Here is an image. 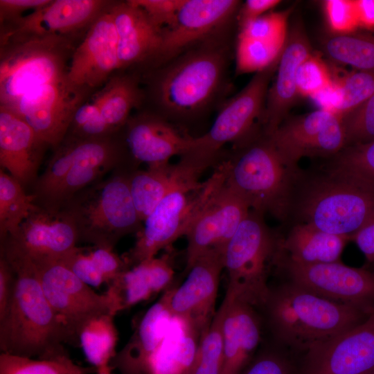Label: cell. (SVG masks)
Here are the masks:
<instances>
[{
  "mask_svg": "<svg viewBox=\"0 0 374 374\" xmlns=\"http://www.w3.org/2000/svg\"><path fill=\"white\" fill-rule=\"evenodd\" d=\"M83 37L33 38L0 46V106L10 107L26 92L66 78Z\"/></svg>",
  "mask_w": 374,
  "mask_h": 374,
  "instance_id": "10",
  "label": "cell"
},
{
  "mask_svg": "<svg viewBox=\"0 0 374 374\" xmlns=\"http://www.w3.org/2000/svg\"><path fill=\"white\" fill-rule=\"evenodd\" d=\"M112 371L113 369L110 368L104 371L98 372L96 373V374H113Z\"/></svg>",
  "mask_w": 374,
  "mask_h": 374,
  "instance_id": "54",
  "label": "cell"
},
{
  "mask_svg": "<svg viewBox=\"0 0 374 374\" xmlns=\"http://www.w3.org/2000/svg\"><path fill=\"white\" fill-rule=\"evenodd\" d=\"M278 0H247L238 11L239 26L253 20L266 13L278 5Z\"/></svg>",
  "mask_w": 374,
  "mask_h": 374,
  "instance_id": "51",
  "label": "cell"
},
{
  "mask_svg": "<svg viewBox=\"0 0 374 374\" xmlns=\"http://www.w3.org/2000/svg\"><path fill=\"white\" fill-rule=\"evenodd\" d=\"M172 287L142 316L129 341L116 353L111 366L120 374H150L152 361L161 346L172 317L168 302Z\"/></svg>",
  "mask_w": 374,
  "mask_h": 374,
  "instance_id": "28",
  "label": "cell"
},
{
  "mask_svg": "<svg viewBox=\"0 0 374 374\" xmlns=\"http://www.w3.org/2000/svg\"><path fill=\"white\" fill-rule=\"evenodd\" d=\"M291 9L267 12L240 27L238 35L284 46Z\"/></svg>",
  "mask_w": 374,
  "mask_h": 374,
  "instance_id": "43",
  "label": "cell"
},
{
  "mask_svg": "<svg viewBox=\"0 0 374 374\" xmlns=\"http://www.w3.org/2000/svg\"><path fill=\"white\" fill-rule=\"evenodd\" d=\"M110 5L96 19L76 46L66 80L89 94L103 87L119 71L118 38Z\"/></svg>",
  "mask_w": 374,
  "mask_h": 374,
  "instance_id": "21",
  "label": "cell"
},
{
  "mask_svg": "<svg viewBox=\"0 0 374 374\" xmlns=\"http://www.w3.org/2000/svg\"><path fill=\"white\" fill-rule=\"evenodd\" d=\"M51 0H0V26L11 24L28 10L40 9Z\"/></svg>",
  "mask_w": 374,
  "mask_h": 374,
  "instance_id": "49",
  "label": "cell"
},
{
  "mask_svg": "<svg viewBox=\"0 0 374 374\" xmlns=\"http://www.w3.org/2000/svg\"><path fill=\"white\" fill-rule=\"evenodd\" d=\"M275 267L289 281L333 302L374 312V273L340 261L302 264L279 254Z\"/></svg>",
  "mask_w": 374,
  "mask_h": 374,
  "instance_id": "13",
  "label": "cell"
},
{
  "mask_svg": "<svg viewBox=\"0 0 374 374\" xmlns=\"http://www.w3.org/2000/svg\"><path fill=\"white\" fill-rule=\"evenodd\" d=\"M302 222L350 238L374 217V191L330 168L310 181L297 206Z\"/></svg>",
  "mask_w": 374,
  "mask_h": 374,
  "instance_id": "9",
  "label": "cell"
},
{
  "mask_svg": "<svg viewBox=\"0 0 374 374\" xmlns=\"http://www.w3.org/2000/svg\"><path fill=\"white\" fill-rule=\"evenodd\" d=\"M369 262L374 261V217L352 236Z\"/></svg>",
  "mask_w": 374,
  "mask_h": 374,
  "instance_id": "52",
  "label": "cell"
},
{
  "mask_svg": "<svg viewBox=\"0 0 374 374\" xmlns=\"http://www.w3.org/2000/svg\"><path fill=\"white\" fill-rule=\"evenodd\" d=\"M92 100L111 132L117 134L123 129L132 109L143 104L145 93L136 73L118 71Z\"/></svg>",
  "mask_w": 374,
  "mask_h": 374,
  "instance_id": "32",
  "label": "cell"
},
{
  "mask_svg": "<svg viewBox=\"0 0 374 374\" xmlns=\"http://www.w3.org/2000/svg\"><path fill=\"white\" fill-rule=\"evenodd\" d=\"M226 166L222 159L204 181L183 184L169 192L143 222L134 246L122 256L130 267L157 256L189 229L224 186Z\"/></svg>",
  "mask_w": 374,
  "mask_h": 374,
  "instance_id": "7",
  "label": "cell"
},
{
  "mask_svg": "<svg viewBox=\"0 0 374 374\" xmlns=\"http://www.w3.org/2000/svg\"><path fill=\"white\" fill-rule=\"evenodd\" d=\"M34 264L44 293L64 326L70 343L79 344V332L90 319L103 314H117L107 292L97 293L62 261Z\"/></svg>",
  "mask_w": 374,
  "mask_h": 374,
  "instance_id": "12",
  "label": "cell"
},
{
  "mask_svg": "<svg viewBox=\"0 0 374 374\" xmlns=\"http://www.w3.org/2000/svg\"><path fill=\"white\" fill-rule=\"evenodd\" d=\"M224 269L223 251L210 249L189 269L182 284L172 287L168 302L172 318L177 319L199 334L211 323L220 275Z\"/></svg>",
  "mask_w": 374,
  "mask_h": 374,
  "instance_id": "19",
  "label": "cell"
},
{
  "mask_svg": "<svg viewBox=\"0 0 374 374\" xmlns=\"http://www.w3.org/2000/svg\"><path fill=\"white\" fill-rule=\"evenodd\" d=\"M224 160L226 184L251 210L280 220L286 218L292 207L299 168L284 159L262 130L233 145Z\"/></svg>",
  "mask_w": 374,
  "mask_h": 374,
  "instance_id": "5",
  "label": "cell"
},
{
  "mask_svg": "<svg viewBox=\"0 0 374 374\" xmlns=\"http://www.w3.org/2000/svg\"><path fill=\"white\" fill-rule=\"evenodd\" d=\"M184 0H133L161 30L174 19Z\"/></svg>",
  "mask_w": 374,
  "mask_h": 374,
  "instance_id": "48",
  "label": "cell"
},
{
  "mask_svg": "<svg viewBox=\"0 0 374 374\" xmlns=\"http://www.w3.org/2000/svg\"><path fill=\"white\" fill-rule=\"evenodd\" d=\"M299 374H372L374 312L364 321L319 344L298 359Z\"/></svg>",
  "mask_w": 374,
  "mask_h": 374,
  "instance_id": "18",
  "label": "cell"
},
{
  "mask_svg": "<svg viewBox=\"0 0 374 374\" xmlns=\"http://www.w3.org/2000/svg\"><path fill=\"white\" fill-rule=\"evenodd\" d=\"M332 159L330 168L349 175L374 191V140L348 145Z\"/></svg>",
  "mask_w": 374,
  "mask_h": 374,
  "instance_id": "39",
  "label": "cell"
},
{
  "mask_svg": "<svg viewBox=\"0 0 374 374\" xmlns=\"http://www.w3.org/2000/svg\"><path fill=\"white\" fill-rule=\"evenodd\" d=\"M93 366L75 364L67 354L50 359H35L0 354V374H92Z\"/></svg>",
  "mask_w": 374,
  "mask_h": 374,
  "instance_id": "37",
  "label": "cell"
},
{
  "mask_svg": "<svg viewBox=\"0 0 374 374\" xmlns=\"http://www.w3.org/2000/svg\"><path fill=\"white\" fill-rule=\"evenodd\" d=\"M325 10L329 26L337 35L352 33L359 26L355 1L328 0Z\"/></svg>",
  "mask_w": 374,
  "mask_h": 374,
  "instance_id": "47",
  "label": "cell"
},
{
  "mask_svg": "<svg viewBox=\"0 0 374 374\" xmlns=\"http://www.w3.org/2000/svg\"><path fill=\"white\" fill-rule=\"evenodd\" d=\"M240 4L235 0H184L172 21L161 30L158 50L144 69L157 68L225 30Z\"/></svg>",
  "mask_w": 374,
  "mask_h": 374,
  "instance_id": "14",
  "label": "cell"
},
{
  "mask_svg": "<svg viewBox=\"0 0 374 374\" xmlns=\"http://www.w3.org/2000/svg\"><path fill=\"white\" fill-rule=\"evenodd\" d=\"M33 194L4 170H0V239L15 233L37 207Z\"/></svg>",
  "mask_w": 374,
  "mask_h": 374,
  "instance_id": "35",
  "label": "cell"
},
{
  "mask_svg": "<svg viewBox=\"0 0 374 374\" xmlns=\"http://www.w3.org/2000/svg\"><path fill=\"white\" fill-rule=\"evenodd\" d=\"M124 166L76 193L62 208L71 217L79 242L114 249L123 237L138 234L143 224L135 207Z\"/></svg>",
  "mask_w": 374,
  "mask_h": 374,
  "instance_id": "6",
  "label": "cell"
},
{
  "mask_svg": "<svg viewBox=\"0 0 374 374\" xmlns=\"http://www.w3.org/2000/svg\"><path fill=\"white\" fill-rule=\"evenodd\" d=\"M284 46L238 35L235 46L236 74L264 70L280 56Z\"/></svg>",
  "mask_w": 374,
  "mask_h": 374,
  "instance_id": "40",
  "label": "cell"
},
{
  "mask_svg": "<svg viewBox=\"0 0 374 374\" xmlns=\"http://www.w3.org/2000/svg\"><path fill=\"white\" fill-rule=\"evenodd\" d=\"M250 207L240 195L224 186L204 208L188 233L186 271L210 249L223 251Z\"/></svg>",
  "mask_w": 374,
  "mask_h": 374,
  "instance_id": "22",
  "label": "cell"
},
{
  "mask_svg": "<svg viewBox=\"0 0 374 374\" xmlns=\"http://www.w3.org/2000/svg\"><path fill=\"white\" fill-rule=\"evenodd\" d=\"M229 54L221 33L146 71L150 111L175 125L202 116L226 90Z\"/></svg>",
  "mask_w": 374,
  "mask_h": 374,
  "instance_id": "1",
  "label": "cell"
},
{
  "mask_svg": "<svg viewBox=\"0 0 374 374\" xmlns=\"http://www.w3.org/2000/svg\"><path fill=\"white\" fill-rule=\"evenodd\" d=\"M90 95L73 87L66 78L26 92L7 108L25 121L48 146L55 149L66 135L76 110Z\"/></svg>",
  "mask_w": 374,
  "mask_h": 374,
  "instance_id": "17",
  "label": "cell"
},
{
  "mask_svg": "<svg viewBox=\"0 0 374 374\" xmlns=\"http://www.w3.org/2000/svg\"><path fill=\"white\" fill-rule=\"evenodd\" d=\"M312 53V46L303 25L297 20L288 33L276 78L268 89L260 123L266 135L271 134L287 118L299 96L296 82L298 68Z\"/></svg>",
  "mask_w": 374,
  "mask_h": 374,
  "instance_id": "24",
  "label": "cell"
},
{
  "mask_svg": "<svg viewBox=\"0 0 374 374\" xmlns=\"http://www.w3.org/2000/svg\"><path fill=\"white\" fill-rule=\"evenodd\" d=\"M114 134H116L111 132L103 119L98 106L92 100L90 102L86 101L76 110L66 136L93 139Z\"/></svg>",
  "mask_w": 374,
  "mask_h": 374,
  "instance_id": "46",
  "label": "cell"
},
{
  "mask_svg": "<svg viewBox=\"0 0 374 374\" xmlns=\"http://www.w3.org/2000/svg\"><path fill=\"white\" fill-rule=\"evenodd\" d=\"M123 139L132 164L148 166L168 163L174 156L187 154L193 137L151 111L131 116L123 130Z\"/></svg>",
  "mask_w": 374,
  "mask_h": 374,
  "instance_id": "23",
  "label": "cell"
},
{
  "mask_svg": "<svg viewBox=\"0 0 374 374\" xmlns=\"http://www.w3.org/2000/svg\"><path fill=\"white\" fill-rule=\"evenodd\" d=\"M118 338L114 315L111 314L96 316L80 329L78 343L96 373L112 368L111 362L117 353Z\"/></svg>",
  "mask_w": 374,
  "mask_h": 374,
  "instance_id": "33",
  "label": "cell"
},
{
  "mask_svg": "<svg viewBox=\"0 0 374 374\" xmlns=\"http://www.w3.org/2000/svg\"><path fill=\"white\" fill-rule=\"evenodd\" d=\"M372 374H374V372Z\"/></svg>",
  "mask_w": 374,
  "mask_h": 374,
  "instance_id": "55",
  "label": "cell"
},
{
  "mask_svg": "<svg viewBox=\"0 0 374 374\" xmlns=\"http://www.w3.org/2000/svg\"><path fill=\"white\" fill-rule=\"evenodd\" d=\"M110 9L118 38L119 71L145 69L158 50L161 29L133 0L112 1Z\"/></svg>",
  "mask_w": 374,
  "mask_h": 374,
  "instance_id": "27",
  "label": "cell"
},
{
  "mask_svg": "<svg viewBox=\"0 0 374 374\" xmlns=\"http://www.w3.org/2000/svg\"><path fill=\"white\" fill-rule=\"evenodd\" d=\"M279 154L298 167L304 157H334L346 147L341 117L329 109L286 118L267 135Z\"/></svg>",
  "mask_w": 374,
  "mask_h": 374,
  "instance_id": "15",
  "label": "cell"
},
{
  "mask_svg": "<svg viewBox=\"0 0 374 374\" xmlns=\"http://www.w3.org/2000/svg\"><path fill=\"white\" fill-rule=\"evenodd\" d=\"M337 98L331 109L340 116L351 112L374 93V71H358L338 84Z\"/></svg>",
  "mask_w": 374,
  "mask_h": 374,
  "instance_id": "41",
  "label": "cell"
},
{
  "mask_svg": "<svg viewBox=\"0 0 374 374\" xmlns=\"http://www.w3.org/2000/svg\"><path fill=\"white\" fill-rule=\"evenodd\" d=\"M16 276L12 267L0 255V318L3 316L12 299L15 288Z\"/></svg>",
  "mask_w": 374,
  "mask_h": 374,
  "instance_id": "50",
  "label": "cell"
},
{
  "mask_svg": "<svg viewBox=\"0 0 374 374\" xmlns=\"http://www.w3.org/2000/svg\"><path fill=\"white\" fill-rule=\"evenodd\" d=\"M350 240L301 222L293 226L285 239L280 240L279 253L302 264L338 262Z\"/></svg>",
  "mask_w": 374,
  "mask_h": 374,
  "instance_id": "31",
  "label": "cell"
},
{
  "mask_svg": "<svg viewBox=\"0 0 374 374\" xmlns=\"http://www.w3.org/2000/svg\"><path fill=\"white\" fill-rule=\"evenodd\" d=\"M359 26L374 28V0L355 1Z\"/></svg>",
  "mask_w": 374,
  "mask_h": 374,
  "instance_id": "53",
  "label": "cell"
},
{
  "mask_svg": "<svg viewBox=\"0 0 374 374\" xmlns=\"http://www.w3.org/2000/svg\"><path fill=\"white\" fill-rule=\"evenodd\" d=\"M299 96H312L331 87L332 79L325 62L313 53L303 60L296 73Z\"/></svg>",
  "mask_w": 374,
  "mask_h": 374,
  "instance_id": "45",
  "label": "cell"
},
{
  "mask_svg": "<svg viewBox=\"0 0 374 374\" xmlns=\"http://www.w3.org/2000/svg\"><path fill=\"white\" fill-rule=\"evenodd\" d=\"M346 146L374 140V93L362 105L341 116Z\"/></svg>",
  "mask_w": 374,
  "mask_h": 374,
  "instance_id": "44",
  "label": "cell"
},
{
  "mask_svg": "<svg viewBox=\"0 0 374 374\" xmlns=\"http://www.w3.org/2000/svg\"><path fill=\"white\" fill-rule=\"evenodd\" d=\"M180 322V330L175 332V337L169 338L167 331L152 361L150 374L191 373L201 334Z\"/></svg>",
  "mask_w": 374,
  "mask_h": 374,
  "instance_id": "34",
  "label": "cell"
},
{
  "mask_svg": "<svg viewBox=\"0 0 374 374\" xmlns=\"http://www.w3.org/2000/svg\"><path fill=\"white\" fill-rule=\"evenodd\" d=\"M221 305L224 308L222 374H240L260 347L262 319L259 311L247 303L224 299Z\"/></svg>",
  "mask_w": 374,
  "mask_h": 374,
  "instance_id": "29",
  "label": "cell"
},
{
  "mask_svg": "<svg viewBox=\"0 0 374 374\" xmlns=\"http://www.w3.org/2000/svg\"><path fill=\"white\" fill-rule=\"evenodd\" d=\"M104 0H51L17 21L0 26V46L33 38L83 37L110 5Z\"/></svg>",
  "mask_w": 374,
  "mask_h": 374,
  "instance_id": "16",
  "label": "cell"
},
{
  "mask_svg": "<svg viewBox=\"0 0 374 374\" xmlns=\"http://www.w3.org/2000/svg\"><path fill=\"white\" fill-rule=\"evenodd\" d=\"M44 172L32 185L35 203L61 210L79 191L124 166L134 168L122 130L114 135L80 139L66 136L53 149Z\"/></svg>",
  "mask_w": 374,
  "mask_h": 374,
  "instance_id": "4",
  "label": "cell"
},
{
  "mask_svg": "<svg viewBox=\"0 0 374 374\" xmlns=\"http://www.w3.org/2000/svg\"><path fill=\"white\" fill-rule=\"evenodd\" d=\"M221 305L210 323L201 333L190 374H222L224 349Z\"/></svg>",
  "mask_w": 374,
  "mask_h": 374,
  "instance_id": "38",
  "label": "cell"
},
{
  "mask_svg": "<svg viewBox=\"0 0 374 374\" xmlns=\"http://www.w3.org/2000/svg\"><path fill=\"white\" fill-rule=\"evenodd\" d=\"M240 374H299L298 357L276 344L262 346Z\"/></svg>",
  "mask_w": 374,
  "mask_h": 374,
  "instance_id": "42",
  "label": "cell"
},
{
  "mask_svg": "<svg viewBox=\"0 0 374 374\" xmlns=\"http://www.w3.org/2000/svg\"><path fill=\"white\" fill-rule=\"evenodd\" d=\"M322 48L337 63L358 71H374V34H336L325 38Z\"/></svg>",
  "mask_w": 374,
  "mask_h": 374,
  "instance_id": "36",
  "label": "cell"
},
{
  "mask_svg": "<svg viewBox=\"0 0 374 374\" xmlns=\"http://www.w3.org/2000/svg\"><path fill=\"white\" fill-rule=\"evenodd\" d=\"M280 239L263 215L251 210L223 250L228 283L225 299L247 303L259 310L269 294L268 278Z\"/></svg>",
  "mask_w": 374,
  "mask_h": 374,
  "instance_id": "8",
  "label": "cell"
},
{
  "mask_svg": "<svg viewBox=\"0 0 374 374\" xmlns=\"http://www.w3.org/2000/svg\"><path fill=\"white\" fill-rule=\"evenodd\" d=\"M1 254L16 276L9 306L0 318L1 353L37 359L66 354L68 332L42 290L34 262L17 251L1 245Z\"/></svg>",
  "mask_w": 374,
  "mask_h": 374,
  "instance_id": "2",
  "label": "cell"
},
{
  "mask_svg": "<svg viewBox=\"0 0 374 374\" xmlns=\"http://www.w3.org/2000/svg\"><path fill=\"white\" fill-rule=\"evenodd\" d=\"M174 275L172 256L168 252L125 269L109 284L107 292L118 313L166 290Z\"/></svg>",
  "mask_w": 374,
  "mask_h": 374,
  "instance_id": "30",
  "label": "cell"
},
{
  "mask_svg": "<svg viewBox=\"0 0 374 374\" xmlns=\"http://www.w3.org/2000/svg\"><path fill=\"white\" fill-rule=\"evenodd\" d=\"M274 344L298 357L364 321L371 314L331 301L289 281L271 287L258 310ZM372 314V313H371Z\"/></svg>",
  "mask_w": 374,
  "mask_h": 374,
  "instance_id": "3",
  "label": "cell"
},
{
  "mask_svg": "<svg viewBox=\"0 0 374 374\" xmlns=\"http://www.w3.org/2000/svg\"><path fill=\"white\" fill-rule=\"evenodd\" d=\"M76 227L66 211L48 210L40 206L32 211L5 244L33 262L62 261L77 247Z\"/></svg>",
  "mask_w": 374,
  "mask_h": 374,
  "instance_id": "20",
  "label": "cell"
},
{
  "mask_svg": "<svg viewBox=\"0 0 374 374\" xmlns=\"http://www.w3.org/2000/svg\"><path fill=\"white\" fill-rule=\"evenodd\" d=\"M280 57L256 73L240 92L222 105L209 130L193 137V145L185 155L217 164L223 159L224 145H235L261 130L256 121L261 123L269 84Z\"/></svg>",
  "mask_w": 374,
  "mask_h": 374,
  "instance_id": "11",
  "label": "cell"
},
{
  "mask_svg": "<svg viewBox=\"0 0 374 374\" xmlns=\"http://www.w3.org/2000/svg\"><path fill=\"white\" fill-rule=\"evenodd\" d=\"M213 165L189 156L181 157L176 163L148 166L146 170L132 169L129 173L132 197L143 222L172 190L193 181Z\"/></svg>",
  "mask_w": 374,
  "mask_h": 374,
  "instance_id": "25",
  "label": "cell"
},
{
  "mask_svg": "<svg viewBox=\"0 0 374 374\" xmlns=\"http://www.w3.org/2000/svg\"><path fill=\"white\" fill-rule=\"evenodd\" d=\"M46 147L19 115L0 106V165L24 188L38 177Z\"/></svg>",
  "mask_w": 374,
  "mask_h": 374,
  "instance_id": "26",
  "label": "cell"
}]
</instances>
